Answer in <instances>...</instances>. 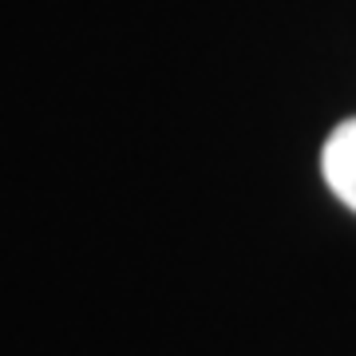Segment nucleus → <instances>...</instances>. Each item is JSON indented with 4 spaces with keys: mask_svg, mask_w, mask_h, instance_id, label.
Instances as JSON below:
<instances>
[{
    "mask_svg": "<svg viewBox=\"0 0 356 356\" xmlns=\"http://www.w3.org/2000/svg\"><path fill=\"white\" fill-rule=\"evenodd\" d=\"M321 175L329 182V191L356 214V115L344 119L341 127H332V135L325 139Z\"/></svg>",
    "mask_w": 356,
    "mask_h": 356,
    "instance_id": "obj_1",
    "label": "nucleus"
}]
</instances>
